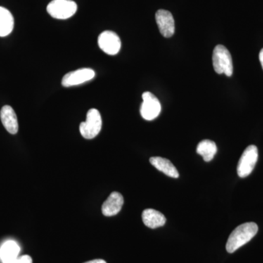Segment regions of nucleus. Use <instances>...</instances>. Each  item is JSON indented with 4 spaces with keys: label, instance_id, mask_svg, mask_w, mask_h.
Returning a JSON list of instances; mask_svg holds the SVG:
<instances>
[{
    "label": "nucleus",
    "instance_id": "obj_7",
    "mask_svg": "<svg viewBox=\"0 0 263 263\" xmlns=\"http://www.w3.org/2000/svg\"><path fill=\"white\" fill-rule=\"evenodd\" d=\"M99 47L108 55H116L119 53L122 46L120 37L112 31H105L98 37Z\"/></svg>",
    "mask_w": 263,
    "mask_h": 263
},
{
    "label": "nucleus",
    "instance_id": "obj_2",
    "mask_svg": "<svg viewBox=\"0 0 263 263\" xmlns=\"http://www.w3.org/2000/svg\"><path fill=\"white\" fill-rule=\"evenodd\" d=\"M213 66L216 73L231 76L233 72V60L230 51L226 46L218 45L213 51Z\"/></svg>",
    "mask_w": 263,
    "mask_h": 263
},
{
    "label": "nucleus",
    "instance_id": "obj_17",
    "mask_svg": "<svg viewBox=\"0 0 263 263\" xmlns=\"http://www.w3.org/2000/svg\"><path fill=\"white\" fill-rule=\"evenodd\" d=\"M5 263H32V259L30 256L24 255L22 257H18L17 258Z\"/></svg>",
    "mask_w": 263,
    "mask_h": 263
},
{
    "label": "nucleus",
    "instance_id": "obj_5",
    "mask_svg": "<svg viewBox=\"0 0 263 263\" xmlns=\"http://www.w3.org/2000/svg\"><path fill=\"white\" fill-rule=\"evenodd\" d=\"M258 160V149L254 145L246 148L240 157L237 167V173L240 178H246L252 174Z\"/></svg>",
    "mask_w": 263,
    "mask_h": 263
},
{
    "label": "nucleus",
    "instance_id": "obj_19",
    "mask_svg": "<svg viewBox=\"0 0 263 263\" xmlns=\"http://www.w3.org/2000/svg\"><path fill=\"white\" fill-rule=\"evenodd\" d=\"M259 62H260L261 65H262L263 69V48L262 50H261L260 52H259Z\"/></svg>",
    "mask_w": 263,
    "mask_h": 263
},
{
    "label": "nucleus",
    "instance_id": "obj_11",
    "mask_svg": "<svg viewBox=\"0 0 263 263\" xmlns=\"http://www.w3.org/2000/svg\"><path fill=\"white\" fill-rule=\"evenodd\" d=\"M2 123L6 130L12 135L16 134L18 131V123L14 110L10 105H5L0 111Z\"/></svg>",
    "mask_w": 263,
    "mask_h": 263
},
{
    "label": "nucleus",
    "instance_id": "obj_16",
    "mask_svg": "<svg viewBox=\"0 0 263 263\" xmlns=\"http://www.w3.org/2000/svg\"><path fill=\"white\" fill-rule=\"evenodd\" d=\"M217 152V147L214 141L203 140L199 143L197 147V153L202 156L204 161L210 162L214 159Z\"/></svg>",
    "mask_w": 263,
    "mask_h": 263
},
{
    "label": "nucleus",
    "instance_id": "obj_1",
    "mask_svg": "<svg viewBox=\"0 0 263 263\" xmlns=\"http://www.w3.org/2000/svg\"><path fill=\"white\" fill-rule=\"evenodd\" d=\"M258 231V226L254 222L240 224L230 234L227 242L226 249L229 253H233L246 243L250 241Z\"/></svg>",
    "mask_w": 263,
    "mask_h": 263
},
{
    "label": "nucleus",
    "instance_id": "obj_4",
    "mask_svg": "<svg viewBox=\"0 0 263 263\" xmlns=\"http://www.w3.org/2000/svg\"><path fill=\"white\" fill-rule=\"evenodd\" d=\"M77 4L72 0H53L47 6L48 14L53 18L65 20L77 11Z\"/></svg>",
    "mask_w": 263,
    "mask_h": 263
},
{
    "label": "nucleus",
    "instance_id": "obj_6",
    "mask_svg": "<svg viewBox=\"0 0 263 263\" xmlns=\"http://www.w3.org/2000/svg\"><path fill=\"white\" fill-rule=\"evenodd\" d=\"M143 103L141 104V114L143 119L152 121L160 115L161 104L155 95L146 91L142 95Z\"/></svg>",
    "mask_w": 263,
    "mask_h": 263
},
{
    "label": "nucleus",
    "instance_id": "obj_13",
    "mask_svg": "<svg viewBox=\"0 0 263 263\" xmlns=\"http://www.w3.org/2000/svg\"><path fill=\"white\" fill-rule=\"evenodd\" d=\"M150 162L154 167L163 174L167 175V176L174 178V179L179 177L177 169L176 168L174 164L167 159L160 157H151Z\"/></svg>",
    "mask_w": 263,
    "mask_h": 263
},
{
    "label": "nucleus",
    "instance_id": "obj_14",
    "mask_svg": "<svg viewBox=\"0 0 263 263\" xmlns=\"http://www.w3.org/2000/svg\"><path fill=\"white\" fill-rule=\"evenodd\" d=\"M20 247L14 240H8L0 248V260L3 263L10 262L18 257Z\"/></svg>",
    "mask_w": 263,
    "mask_h": 263
},
{
    "label": "nucleus",
    "instance_id": "obj_10",
    "mask_svg": "<svg viewBox=\"0 0 263 263\" xmlns=\"http://www.w3.org/2000/svg\"><path fill=\"white\" fill-rule=\"evenodd\" d=\"M124 204V197L120 193L114 192L109 195L108 199L103 202L102 212L105 216L117 215L120 212Z\"/></svg>",
    "mask_w": 263,
    "mask_h": 263
},
{
    "label": "nucleus",
    "instance_id": "obj_3",
    "mask_svg": "<svg viewBox=\"0 0 263 263\" xmlns=\"http://www.w3.org/2000/svg\"><path fill=\"white\" fill-rule=\"evenodd\" d=\"M102 129V118L100 112L95 108L90 109L86 114V122H81L80 133L86 139H93Z\"/></svg>",
    "mask_w": 263,
    "mask_h": 263
},
{
    "label": "nucleus",
    "instance_id": "obj_8",
    "mask_svg": "<svg viewBox=\"0 0 263 263\" xmlns=\"http://www.w3.org/2000/svg\"><path fill=\"white\" fill-rule=\"evenodd\" d=\"M95 72L92 69L81 68L72 71L64 76L62 80V85L65 87L78 86L87 82L94 79Z\"/></svg>",
    "mask_w": 263,
    "mask_h": 263
},
{
    "label": "nucleus",
    "instance_id": "obj_15",
    "mask_svg": "<svg viewBox=\"0 0 263 263\" xmlns=\"http://www.w3.org/2000/svg\"><path fill=\"white\" fill-rule=\"evenodd\" d=\"M14 27V18L9 10L0 7V37L9 35Z\"/></svg>",
    "mask_w": 263,
    "mask_h": 263
},
{
    "label": "nucleus",
    "instance_id": "obj_9",
    "mask_svg": "<svg viewBox=\"0 0 263 263\" xmlns=\"http://www.w3.org/2000/svg\"><path fill=\"white\" fill-rule=\"evenodd\" d=\"M156 22L161 34L164 37H171L175 33V22L171 12L165 10H159L156 13Z\"/></svg>",
    "mask_w": 263,
    "mask_h": 263
},
{
    "label": "nucleus",
    "instance_id": "obj_18",
    "mask_svg": "<svg viewBox=\"0 0 263 263\" xmlns=\"http://www.w3.org/2000/svg\"><path fill=\"white\" fill-rule=\"evenodd\" d=\"M84 263H107V262H105V260H103V259H93V260H91V261H88V262H86Z\"/></svg>",
    "mask_w": 263,
    "mask_h": 263
},
{
    "label": "nucleus",
    "instance_id": "obj_12",
    "mask_svg": "<svg viewBox=\"0 0 263 263\" xmlns=\"http://www.w3.org/2000/svg\"><path fill=\"white\" fill-rule=\"evenodd\" d=\"M142 219L145 226L152 229L162 227L166 222L165 216L162 213L152 209L143 211Z\"/></svg>",
    "mask_w": 263,
    "mask_h": 263
}]
</instances>
